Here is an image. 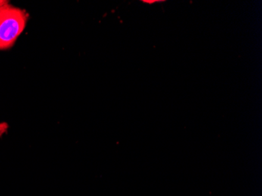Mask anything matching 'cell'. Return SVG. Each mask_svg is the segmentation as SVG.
I'll return each mask as SVG.
<instances>
[{
  "label": "cell",
  "mask_w": 262,
  "mask_h": 196,
  "mask_svg": "<svg viewBox=\"0 0 262 196\" xmlns=\"http://www.w3.org/2000/svg\"><path fill=\"white\" fill-rule=\"evenodd\" d=\"M29 14L22 9L7 5L0 7V51L13 47L27 24Z\"/></svg>",
  "instance_id": "1"
},
{
  "label": "cell",
  "mask_w": 262,
  "mask_h": 196,
  "mask_svg": "<svg viewBox=\"0 0 262 196\" xmlns=\"http://www.w3.org/2000/svg\"><path fill=\"white\" fill-rule=\"evenodd\" d=\"M8 1H5V0H0V7H4V6L7 5Z\"/></svg>",
  "instance_id": "2"
}]
</instances>
